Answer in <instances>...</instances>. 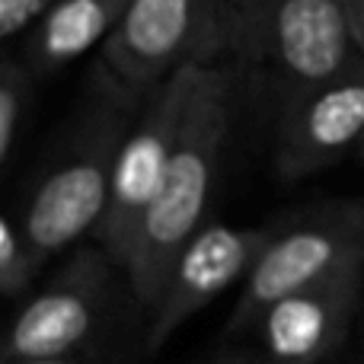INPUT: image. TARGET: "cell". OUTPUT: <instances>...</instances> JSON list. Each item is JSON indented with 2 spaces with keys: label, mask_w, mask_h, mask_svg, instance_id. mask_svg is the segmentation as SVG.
I'll return each mask as SVG.
<instances>
[{
  "label": "cell",
  "mask_w": 364,
  "mask_h": 364,
  "mask_svg": "<svg viewBox=\"0 0 364 364\" xmlns=\"http://www.w3.org/2000/svg\"><path fill=\"white\" fill-rule=\"evenodd\" d=\"M237 70L214 61L205 68L195 90L186 132L176 147L170 170L164 176L157 198L151 201L125 265L128 291L141 307L151 310L166 282V272L186 250V243L208 224L220 160L233 132L237 112Z\"/></svg>",
  "instance_id": "6da1fadb"
},
{
  "label": "cell",
  "mask_w": 364,
  "mask_h": 364,
  "mask_svg": "<svg viewBox=\"0 0 364 364\" xmlns=\"http://www.w3.org/2000/svg\"><path fill=\"white\" fill-rule=\"evenodd\" d=\"M144 106L119 100L90 83V96L45 154L26 198L13 211L23 237L45 265L96 233L106 218L122 141Z\"/></svg>",
  "instance_id": "7a4b0ae2"
},
{
  "label": "cell",
  "mask_w": 364,
  "mask_h": 364,
  "mask_svg": "<svg viewBox=\"0 0 364 364\" xmlns=\"http://www.w3.org/2000/svg\"><path fill=\"white\" fill-rule=\"evenodd\" d=\"M230 55L278 115L361 51L342 0H256L233 19Z\"/></svg>",
  "instance_id": "3957f363"
},
{
  "label": "cell",
  "mask_w": 364,
  "mask_h": 364,
  "mask_svg": "<svg viewBox=\"0 0 364 364\" xmlns=\"http://www.w3.org/2000/svg\"><path fill=\"white\" fill-rule=\"evenodd\" d=\"M230 36L233 0H134L100 48L93 87L144 106L176 70L230 55Z\"/></svg>",
  "instance_id": "277c9868"
},
{
  "label": "cell",
  "mask_w": 364,
  "mask_h": 364,
  "mask_svg": "<svg viewBox=\"0 0 364 364\" xmlns=\"http://www.w3.org/2000/svg\"><path fill=\"white\" fill-rule=\"evenodd\" d=\"M364 265V198H339L297 214L272 230L269 246L246 275L230 329L243 333L275 301Z\"/></svg>",
  "instance_id": "5b68a950"
},
{
  "label": "cell",
  "mask_w": 364,
  "mask_h": 364,
  "mask_svg": "<svg viewBox=\"0 0 364 364\" xmlns=\"http://www.w3.org/2000/svg\"><path fill=\"white\" fill-rule=\"evenodd\" d=\"M214 64V61H211ZM208 64H188L176 70L166 83H160L138 112L134 125L128 128L125 141H122L119 160H115L112 173V195H109V208L102 218L96 240L100 246L112 256V262L125 265L128 252H132L134 233H138L141 220H144L151 201L157 198L164 176L170 170L176 147L186 132V119L192 109L195 90L201 83Z\"/></svg>",
  "instance_id": "8992f818"
},
{
  "label": "cell",
  "mask_w": 364,
  "mask_h": 364,
  "mask_svg": "<svg viewBox=\"0 0 364 364\" xmlns=\"http://www.w3.org/2000/svg\"><path fill=\"white\" fill-rule=\"evenodd\" d=\"M112 262L102 246H80L64 259L38 294L16 314L6 336V358H68L100 329L112 301Z\"/></svg>",
  "instance_id": "52a82bcc"
},
{
  "label": "cell",
  "mask_w": 364,
  "mask_h": 364,
  "mask_svg": "<svg viewBox=\"0 0 364 364\" xmlns=\"http://www.w3.org/2000/svg\"><path fill=\"white\" fill-rule=\"evenodd\" d=\"M364 138V55L297 93L275 115V173L301 182L358 154Z\"/></svg>",
  "instance_id": "ba28073f"
},
{
  "label": "cell",
  "mask_w": 364,
  "mask_h": 364,
  "mask_svg": "<svg viewBox=\"0 0 364 364\" xmlns=\"http://www.w3.org/2000/svg\"><path fill=\"white\" fill-rule=\"evenodd\" d=\"M272 230L275 227H233L208 220L166 272L160 297L151 307L147 352L157 355L198 310L214 304L230 284L246 282L256 259L269 246Z\"/></svg>",
  "instance_id": "9c48e42d"
},
{
  "label": "cell",
  "mask_w": 364,
  "mask_h": 364,
  "mask_svg": "<svg viewBox=\"0 0 364 364\" xmlns=\"http://www.w3.org/2000/svg\"><path fill=\"white\" fill-rule=\"evenodd\" d=\"M364 265L275 301L256 320V352L265 364H323L342 348L361 297Z\"/></svg>",
  "instance_id": "30bf717a"
},
{
  "label": "cell",
  "mask_w": 364,
  "mask_h": 364,
  "mask_svg": "<svg viewBox=\"0 0 364 364\" xmlns=\"http://www.w3.org/2000/svg\"><path fill=\"white\" fill-rule=\"evenodd\" d=\"M134 0H51L32 29L13 45V55L36 80L61 74L87 51L102 48Z\"/></svg>",
  "instance_id": "8fae6325"
},
{
  "label": "cell",
  "mask_w": 364,
  "mask_h": 364,
  "mask_svg": "<svg viewBox=\"0 0 364 364\" xmlns=\"http://www.w3.org/2000/svg\"><path fill=\"white\" fill-rule=\"evenodd\" d=\"M36 83L38 80L19 61V55L4 51V64H0V164L4 166L13 164V154L26 138L32 102H36Z\"/></svg>",
  "instance_id": "7c38bea8"
},
{
  "label": "cell",
  "mask_w": 364,
  "mask_h": 364,
  "mask_svg": "<svg viewBox=\"0 0 364 364\" xmlns=\"http://www.w3.org/2000/svg\"><path fill=\"white\" fill-rule=\"evenodd\" d=\"M42 269L45 262L23 237L13 211L4 214V220H0V291H4V297H10V301L23 297L36 284Z\"/></svg>",
  "instance_id": "4fadbf2b"
},
{
  "label": "cell",
  "mask_w": 364,
  "mask_h": 364,
  "mask_svg": "<svg viewBox=\"0 0 364 364\" xmlns=\"http://www.w3.org/2000/svg\"><path fill=\"white\" fill-rule=\"evenodd\" d=\"M48 4L51 0H0V38L6 51L32 29V23L48 10Z\"/></svg>",
  "instance_id": "5bb4252c"
},
{
  "label": "cell",
  "mask_w": 364,
  "mask_h": 364,
  "mask_svg": "<svg viewBox=\"0 0 364 364\" xmlns=\"http://www.w3.org/2000/svg\"><path fill=\"white\" fill-rule=\"evenodd\" d=\"M346 4V13H348V26H352V36H355V45L364 55V0H342Z\"/></svg>",
  "instance_id": "9a60e30c"
},
{
  "label": "cell",
  "mask_w": 364,
  "mask_h": 364,
  "mask_svg": "<svg viewBox=\"0 0 364 364\" xmlns=\"http://www.w3.org/2000/svg\"><path fill=\"white\" fill-rule=\"evenodd\" d=\"M211 364H265L256 348H224Z\"/></svg>",
  "instance_id": "2e32d148"
},
{
  "label": "cell",
  "mask_w": 364,
  "mask_h": 364,
  "mask_svg": "<svg viewBox=\"0 0 364 364\" xmlns=\"http://www.w3.org/2000/svg\"><path fill=\"white\" fill-rule=\"evenodd\" d=\"M4 364H83V361L68 355V358H19V361H4Z\"/></svg>",
  "instance_id": "e0dca14e"
},
{
  "label": "cell",
  "mask_w": 364,
  "mask_h": 364,
  "mask_svg": "<svg viewBox=\"0 0 364 364\" xmlns=\"http://www.w3.org/2000/svg\"><path fill=\"white\" fill-rule=\"evenodd\" d=\"M252 4H256V0H233V19H237L240 13H243L246 6H252ZM230 38H233V36H230Z\"/></svg>",
  "instance_id": "ac0fdd59"
},
{
  "label": "cell",
  "mask_w": 364,
  "mask_h": 364,
  "mask_svg": "<svg viewBox=\"0 0 364 364\" xmlns=\"http://www.w3.org/2000/svg\"><path fill=\"white\" fill-rule=\"evenodd\" d=\"M358 157L364 160V138H361V144H358Z\"/></svg>",
  "instance_id": "d6986e66"
}]
</instances>
